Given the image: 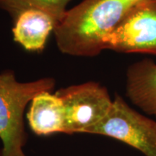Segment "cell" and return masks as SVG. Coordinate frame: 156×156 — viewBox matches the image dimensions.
<instances>
[{"instance_id": "6da1fadb", "label": "cell", "mask_w": 156, "mask_h": 156, "mask_svg": "<svg viewBox=\"0 0 156 156\" xmlns=\"http://www.w3.org/2000/svg\"><path fill=\"white\" fill-rule=\"evenodd\" d=\"M132 6L124 0H83L67 10L54 30L56 46L63 54L93 57Z\"/></svg>"}, {"instance_id": "7a4b0ae2", "label": "cell", "mask_w": 156, "mask_h": 156, "mask_svg": "<svg viewBox=\"0 0 156 156\" xmlns=\"http://www.w3.org/2000/svg\"><path fill=\"white\" fill-rule=\"evenodd\" d=\"M55 84L51 77L20 83L10 69L0 73V139L3 144L1 156H25L23 151L26 140L23 122L25 107L39 93L51 92Z\"/></svg>"}, {"instance_id": "3957f363", "label": "cell", "mask_w": 156, "mask_h": 156, "mask_svg": "<svg viewBox=\"0 0 156 156\" xmlns=\"http://www.w3.org/2000/svg\"><path fill=\"white\" fill-rule=\"evenodd\" d=\"M86 133L114 138L145 156H156V120L131 108L116 95L106 116Z\"/></svg>"}, {"instance_id": "277c9868", "label": "cell", "mask_w": 156, "mask_h": 156, "mask_svg": "<svg viewBox=\"0 0 156 156\" xmlns=\"http://www.w3.org/2000/svg\"><path fill=\"white\" fill-rule=\"evenodd\" d=\"M55 94L64 107L62 133H86L106 116L112 106L108 90L96 82L59 89Z\"/></svg>"}, {"instance_id": "5b68a950", "label": "cell", "mask_w": 156, "mask_h": 156, "mask_svg": "<svg viewBox=\"0 0 156 156\" xmlns=\"http://www.w3.org/2000/svg\"><path fill=\"white\" fill-rule=\"evenodd\" d=\"M105 48L156 56V0L132 7L105 41Z\"/></svg>"}, {"instance_id": "8992f818", "label": "cell", "mask_w": 156, "mask_h": 156, "mask_svg": "<svg viewBox=\"0 0 156 156\" xmlns=\"http://www.w3.org/2000/svg\"><path fill=\"white\" fill-rule=\"evenodd\" d=\"M126 95L134 106L156 120V63L153 60L143 58L127 68Z\"/></svg>"}, {"instance_id": "52a82bcc", "label": "cell", "mask_w": 156, "mask_h": 156, "mask_svg": "<svg viewBox=\"0 0 156 156\" xmlns=\"http://www.w3.org/2000/svg\"><path fill=\"white\" fill-rule=\"evenodd\" d=\"M13 23L14 41L30 51L44 50L48 36L56 25L50 15L36 9L23 12Z\"/></svg>"}, {"instance_id": "ba28073f", "label": "cell", "mask_w": 156, "mask_h": 156, "mask_svg": "<svg viewBox=\"0 0 156 156\" xmlns=\"http://www.w3.org/2000/svg\"><path fill=\"white\" fill-rule=\"evenodd\" d=\"M31 129L38 135L63 132L64 114L61 99L49 91L39 93L31 101L28 114Z\"/></svg>"}, {"instance_id": "9c48e42d", "label": "cell", "mask_w": 156, "mask_h": 156, "mask_svg": "<svg viewBox=\"0 0 156 156\" xmlns=\"http://www.w3.org/2000/svg\"><path fill=\"white\" fill-rule=\"evenodd\" d=\"M71 1L72 0H0V9L9 15L13 23L23 12L30 9L40 10L50 15L57 25L67 12V6Z\"/></svg>"}, {"instance_id": "30bf717a", "label": "cell", "mask_w": 156, "mask_h": 156, "mask_svg": "<svg viewBox=\"0 0 156 156\" xmlns=\"http://www.w3.org/2000/svg\"><path fill=\"white\" fill-rule=\"evenodd\" d=\"M124 1H125L126 2L129 3V5H131L132 6H134V5H137V4L140 3L141 2L144 1V0H124Z\"/></svg>"}]
</instances>
